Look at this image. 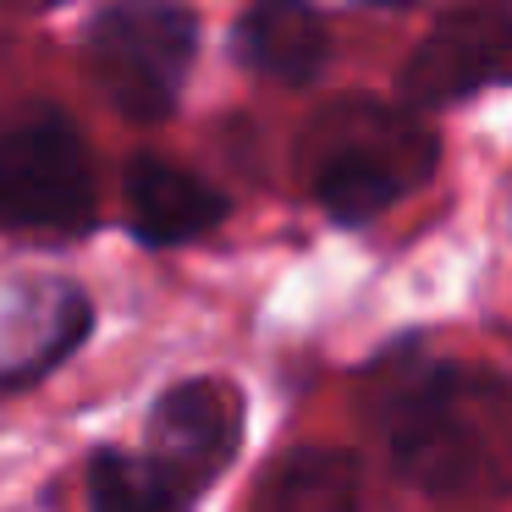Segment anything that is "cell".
Masks as SVG:
<instances>
[{"mask_svg": "<svg viewBox=\"0 0 512 512\" xmlns=\"http://www.w3.org/2000/svg\"><path fill=\"white\" fill-rule=\"evenodd\" d=\"M358 6H408V0H358Z\"/></svg>", "mask_w": 512, "mask_h": 512, "instance_id": "8fae6325", "label": "cell"}, {"mask_svg": "<svg viewBox=\"0 0 512 512\" xmlns=\"http://www.w3.org/2000/svg\"><path fill=\"white\" fill-rule=\"evenodd\" d=\"M391 468L430 496L512 485V380L485 369H424L386 419Z\"/></svg>", "mask_w": 512, "mask_h": 512, "instance_id": "6da1fadb", "label": "cell"}, {"mask_svg": "<svg viewBox=\"0 0 512 512\" xmlns=\"http://www.w3.org/2000/svg\"><path fill=\"white\" fill-rule=\"evenodd\" d=\"M358 463L347 452H292L270 474L259 512H358Z\"/></svg>", "mask_w": 512, "mask_h": 512, "instance_id": "9c48e42d", "label": "cell"}, {"mask_svg": "<svg viewBox=\"0 0 512 512\" xmlns=\"http://www.w3.org/2000/svg\"><path fill=\"white\" fill-rule=\"evenodd\" d=\"M94 221V171L78 127L34 111L0 127V232H83Z\"/></svg>", "mask_w": 512, "mask_h": 512, "instance_id": "277c9868", "label": "cell"}, {"mask_svg": "<svg viewBox=\"0 0 512 512\" xmlns=\"http://www.w3.org/2000/svg\"><path fill=\"white\" fill-rule=\"evenodd\" d=\"M512 78V0H463L424 34L402 67V100L413 111L452 105Z\"/></svg>", "mask_w": 512, "mask_h": 512, "instance_id": "5b68a950", "label": "cell"}, {"mask_svg": "<svg viewBox=\"0 0 512 512\" xmlns=\"http://www.w3.org/2000/svg\"><path fill=\"white\" fill-rule=\"evenodd\" d=\"M83 50L116 111L160 122L188 83L199 23L188 6H171V0H116L89 23Z\"/></svg>", "mask_w": 512, "mask_h": 512, "instance_id": "7a4b0ae2", "label": "cell"}, {"mask_svg": "<svg viewBox=\"0 0 512 512\" xmlns=\"http://www.w3.org/2000/svg\"><path fill=\"white\" fill-rule=\"evenodd\" d=\"M237 56L276 83H309L325 72L331 39L309 0H254L237 23Z\"/></svg>", "mask_w": 512, "mask_h": 512, "instance_id": "ba28073f", "label": "cell"}, {"mask_svg": "<svg viewBox=\"0 0 512 512\" xmlns=\"http://www.w3.org/2000/svg\"><path fill=\"white\" fill-rule=\"evenodd\" d=\"M430 166L435 138L424 127H413L397 111L353 105V111L331 116V144H320L314 193L336 221L364 226L380 210H391L413 182L430 177Z\"/></svg>", "mask_w": 512, "mask_h": 512, "instance_id": "3957f363", "label": "cell"}, {"mask_svg": "<svg viewBox=\"0 0 512 512\" xmlns=\"http://www.w3.org/2000/svg\"><path fill=\"white\" fill-rule=\"evenodd\" d=\"M177 490L166 485L149 457L133 452H100L89 463V507L94 512H166Z\"/></svg>", "mask_w": 512, "mask_h": 512, "instance_id": "30bf717a", "label": "cell"}, {"mask_svg": "<svg viewBox=\"0 0 512 512\" xmlns=\"http://www.w3.org/2000/svg\"><path fill=\"white\" fill-rule=\"evenodd\" d=\"M122 204H127V226L144 243H193V237L215 232L226 221V199L221 188H210L204 177L171 166V160H133L122 171Z\"/></svg>", "mask_w": 512, "mask_h": 512, "instance_id": "52a82bcc", "label": "cell"}, {"mask_svg": "<svg viewBox=\"0 0 512 512\" xmlns=\"http://www.w3.org/2000/svg\"><path fill=\"white\" fill-rule=\"evenodd\" d=\"M243 441V402L221 380H182L155 402L149 419V463L166 474L177 501L215 485Z\"/></svg>", "mask_w": 512, "mask_h": 512, "instance_id": "8992f818", "label": "cell"}]
</instances>
